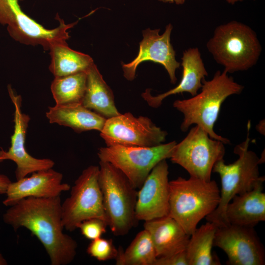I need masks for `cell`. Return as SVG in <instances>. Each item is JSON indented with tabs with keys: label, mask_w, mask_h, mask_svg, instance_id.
Returning a JSON list of instances; mask_svg holds the SVG:
<instances>
[{
	"label": "cell",
	"mask_w": 265,
	"mask_h": 265,
	"mask_svg": "<svg viewBox=\"0 0 265 265\" xmlns=\"http://www.w3.org/2000/svg\"><path fill=\"white\" fill-rule=\"evenodd\" d=\"M60 196L29 197L10 206L3 215L4 222L16 231L28 230L44 247L52 265H67L77 255L78 243L64 233Z\"/></svg>",
	"instance_id": "obj_1"
},
{
	"label": "cell",
	"mask_w": 265,
	"mask_h": 265,
	"mask_svg": "<svg viewBox=\"0 0 265 265\" xmlns=\"http://www.w3.org/2000/svg\"><path fill=\"white\" fill-rule=\"evenodd\" d=\"M243 89V85L236 82L225 71H216L210 80L204 79L199 93L187 99L177 100L173 104L184 116L181 130L186 132L191 125H197L211 138L225 144L230 143L228 139L214 132V126L223 103L229 96L240 94Z\"/></svg>",
	"instance_id": "obj_2"
},
{
	"label": "cell",
	"mask_w": 265,
	"mask_h": 265,
	"mask_svg": "<svg viewBox=\"0 0 265 265\" xmlns=\"http://www.w3.org/2000/svg\"><path fill=\"white\" fill-rule=\"evenodd\" d=\"M169 216L190 236L198 223L212 213L220 200V189L214 180L179 177L169 182Z\"/></svg>",
	"instance_id": "obj_3"
},
{
	"label": "cell",
	"mask_w": 265,
	"mask_h": 265,
	"mask_svg": "<svg viewBox=\"0 0 265 265\" xmlns=\"http://www.w3.org/2000/svg\"><path fill=\"white\" fill-rule=\"evenodd\" d=\"M250 128L249 122L245 140L234 148V152L238 156V159L230 164H226L224 159H221L215 163L212 169V172L218 174L220 178V197L217 208L205 218L217 227L228 224L225 210L232 199L237 195L251 190L260 181L265 179L264 176L260 175L259 158L248 149Z\"/></svg>",
	"instance_id": "obj_4"
},
{
	"label": "cell",
	"mask_w": 265,
	"mask_h": 265,
	"mask_svg": "<svg viewBox=\"0 0 265 265\" xmlns=\"http://www.w3.org/2000/svg\"><path fill=\"white\" fill-rule=\"evenodd\" d=\"M206 47L215 61L227 73L252 68L256 64L262 52L255 31L236 21L217 26Z\"/></svg>",
	"instance_id": "obj_5"
},
{
	"label": "cell",
	"mask_w": 265,
	"mask_h": 265,
	"mask_svg": "<svg viewBox=\"0 0 265 265\" xmlns=\"http://www.w3.org/2000/svg\"><path fill=\"white\" fill-rule=\"evenodd\" d=\"M98 182L107 226L115 236L127 235L137 221V189L120 170L100 160Z\"/></svg>",
	"instance_id": "obj_6"
},
{
	"label": "cell",
	"mask_w": 265,
	"mask_h": 265,
	"mask_svg": "<svg viewBox=\"0 0 265 265\" xmlns=\"http://www.w3.org/2000/svg\"><path fill=\"white\" fill-rule=\"evenodd\" d=\"M23 0H0V24L7 26L10 36L21 43L40 45L45 51L58 43L66 42L70 38L68 30L78 22L66 24L57 14V27L47 29L24 13L19 2Z\"/></svg>",
	"instance_id": "obj_7"
},
{
	"label": "cell",
	"mask_w": 265,
	"mask_h": 265,
	"mask_svg": "<svg viewBox=\"0 0 265 265\" xmlns=\"http://www.w3.org/2000/svg\"><path fill=\"white\" fill-rule=\"evenodd\" d=\"M224 143L211 138L200 127L195 125L186 136L175 145L171 161L184 168L190 177L211 180L215 163L223 159Z\"/></svg>",
	"instance_id": "obj_8"
},
{
	"label": "cell",
	"mask_w": 265,
	"mask_h": 265,
	"mask_svg": "<svg viewBox=\"0 0 265 265\" xmlns=\"http://www.w3.org/2000/svg\"><path fill=\"white\" fill-rule=\"evenodd\" d=\"M176 143L172 141L153 147L106 146L100 148L97 155L100 161L120 170L137 189L158 163L170 158Z\"/></svg>",
	"instance_id": "obj_9"
},
{
	"label": "cell",
	"mask_w": 265,
	"mask_h": 265,
	"mask_svg": "<svg viewBox=\"0 0 265 265\" xmlns=\"http://www.w3.org/2000/svg\"><path fill=\"white\" fill-rule=\"evenodd\" d=\"M99 172L96 165L84 169L71 188L70 196L62 203V223L67 231H74L80 222L92 218L106 221Z\"/></svg>",
	"instance_id": "obj_10"
},
{
	"label": "cell",
	"mask_w": 265,
	"mask_h": 265,
	"mask_svg": "<svg viewBox=\"0 0 265 265\" xmlns=\"http://www.w3.org/2000/svg\"><path fill=\"white\" fill-rule=\"evenodd\" d=\"M167 134L148 117L129 112L106 119L100 132L106 146L153 147L163 143Z\"/></svg>",
	"instance_id": "obj_11"
},
{
	"label": "cell",
	"mask_w": 265,
	"mask_h": 265,
	"mask_svg": "<svg viewBox=\"0 0 265 265\" xmlns=\"http://www.w3.org/2000/svg\"><path fill=\"white\" fill-rule=\"evenodd\" d=\"M213 246L226 253L227 265H265V247L254 227L232 224L218 226Z\"/></svg>",
	"instance_id": "obj_12"
},
{
	"label": "cell",
	"mask_w": 265,
	"mask_h": 265,
	"mask_svg": "<svg viewBox=\"0 0 265 265\" xmlns=\"http://www.w3.org/2000/svg\"><path fill=\"white\" fill-rule=\"evenodd\" d=\"M7 89L15 108L14 130L8 150L5 151L1 149L0 151V162L4 160H11L15 162L17 165L15 175L18 180L29 174L52 168L54 162L49 159L35 158L26 151L25 141L30 117L22 111L21 96L15 93L10 85H8Z\"/></svg>",
	"instance_id": "obj_13"
},
{
	"label": "cell",
	"mask_w": 265,
	"mask_h": 265,
	"mask_svg": "<svg viewBox=\"0 0 265 265\" xmlns=\"http://www.w3.org/2000/svg\"><path fill=\"white\" fill-rule=\"evenodd\" d=\"M173 26L169 24L164 32L159 34V29L147 28L143 31V38L139 43V50L137 56L132 62L123 64L122 68L125 78L132 80L138 66L142 62L151 61L162 65L166 70L172 84L177 79L176 71L180 63L176 59V52L170 42V36Z\"/></svg>",
	"instance_id": "obj_14"
},
{
	"label": "cell",
	"mask_w": 265,
	"mask_h": 265,
	"mask_svg": "<svg viewBox=\"0 0 265 265\" xmlns=\"http://www.w3.org/2000/svg\"><path fill=\"white\" fill-rule=\"evenodd\" d=\"M166 160L153 168L137 191L135 211L137 221H146L169 215V167Z\"/></svg>",
	"instance_id": "obj_15"
},
{
	"label": "cell",
	"mask_w": 265,
	"mask_h": 265,
	"mask_svg": "<svg viewBox=\"0 0 265 265\" xmlns=\"http://www.w3.org/2000/svg\"><path fill=\"white\" fill-rule=\"evenodd\" d=\"M62 174L52 168L32 173L16 182H11L7 189L6 198L3 201L6 206H11L29 197L50 198L60 196L70 189L68 184L62 183Z\"/></svg>",
	"instance_id": "obj_16"
},
{
	"label": "cell",
	"mask_w": 265,
	"mask_h": 265,
	"mask_svg": "<svg viewBox=\"0 0 265 265\" xmlns=\"http://www.w3.org/2000/svg\"><path fill=\"white\" fill-rule=\"evenodd\" d=\"M181 59L182 78L175 87L157 96L152 95L149 89L142 94V98L149 106L159 107L162 101L170 95L187 92L193 96L198 93L203 80L208 75L200 52L197 48H188L183 52Z\"/></svg>",
	"instance_id": "obj_17"
},
{
	"label": "cell",
	"mask_w": 265,
	"mask_h": 265,
	"mask_svg": "<svg viewBox=\"0 0 265 265\" xmlns=\"http://www.w3.org/2000/svg\"><path fill=\"white\" fill-rule=\"evenodd\" d=\"M260 181L251 190L235 196L225 210L227 223L254 227L265 220V193L264 182Z\"/></svg>",
	"instance_id": "obj_18"
},
{
	"label": "cell",
	"mask_w": 265,
	"mask_h": 265,
	"mask_svg": "<svg viewBox=\"0 0 265 265\" xmlns=\"http://www.w3.org/2000/svg\"><path fill=\"white\" fill-rule=\"evenodd\" d=\"M144 229L150 236L157 258L186 251L190 236L171 216L144 221Z\"/></svg>",
	"instance_id": "obj_19"
},
{
	"label": "cell",
	"mask_w": 265,
	"mask_h": 265,
	"mask_svg": "<svg viewBox=\"0 0 265 265\" xmlns=\"http://www.w3.org/2000/svg\"><path fill=\"white\" fill-rule=\"evenodd\" d=\"M46 116L50 123L69 127L78 133L91 130L100 132L106 119L81 103L50 106Z\"/></svg>",
	"instance_id": "obj_20"
},
{
	"label": "cell",
	"mask_w": 265,
	"mask_h": 265,
	"mask_svg": "<svg viewBox=\"0 0 265 265\" xmlns=\"http://www.w3.org/2000/svg\"><path fill=\"white\" fill-rule=\"evenodd\" d=\"M81 104L106 119L120 114L116 107L112 90L94 63L87 71L86 88Z\"/></svg>",
	"instance_id": "obj_21"
},
{
	"label": "cell",
	"mask_w": 265,
	"mask_h": 265,
	"mask_svg": "<svg viewBox=\"0 0 265 265\" xmlns=\"http://www.w3.org/2000/svg\"><path fill=\"white\" fill-rule=\"evenodd\" d=\"M49 51L51 61L49 68L54 77L87 72L94 64L89 55L71 49L67 42L56 43Z\"/></svg>",
	"instance_id": "obj_22"
},
{
	"label": "cell",
	"mask_w": 265,
	"mask_h": 265,
	"mask_svg": "<svg viewBox=\"0 0 265 265\" xmlns=\"http://www.w3.org/2000/svg\"><path fill=\"white\" fill-rule=\"evenodd\" d=\"M217 228L215 223L208 221L190 235L186 250L188 265H221L212 252Z\"/></svg>",
	"instance_id": "obj_23"
},
{
	"label": "cell",
	"mask_w": 265,
	"mask_h": 265,
	"mask_svg": "<svg viewBox=\"0 0 265 265\" xmlns=\"http://www.w3.org/2000/svg\"><path fill=\"white\" fill-rule=\"evenodd\" d=\"M155 249L148 232L145 229L135 236L125 250L118 248L117 265H154L157 259Z\"/></svg>",
	"instance_id": "obj_24"
},
{
	"label": "cell",
	"mask_w": 265,
	"mask_h": 265,
	"mask_svg": "<svg viewBox=\"0 0 265 265\" xmlns=\"http://www.w3.org/2000/svg\"><path fill=\"white\" fill-rule=\"evenodd\" d=\"M87 72L54 77L51 89L56 105L81 103L86 88Z\"/></svg>",
	"instance_id": "obj_25"
},
{
	"label": "cell",
	"mask_w": 265,
	"mask_h": 265,
	"mask_svg": "<svg viewBox=\"0 0 265 265\" xmlns=\"http://www.w3.org/2000/svg\"><path fill=\"white\" fill-rule=\"evenodd\" d=\"M87 253L91 257L99 261L115 259L118 254L117 249L112 239L101 237L91 240L88 245Z\"/></svg>",
	"instance_id": "obj_26"
},
{
	"label": "cell",
	"mask_w": 265,
	"mask_h": 265,
	"mask_svg": "<svg viewBox=\"0 0 265 265\" xmlns=\"http://www.w3.org/2000/svg\"><path fill=\"white\" fill-rule=\"evenodd\" d=\"M107 223L99 218H92L80 222L78 226L81 234L91 240L101 237L106 232Z\"/></svg>",
	"instance_id": "obj_27"
},
{
	"label": "cell",
	"mask_w": 265,
	"mask_h": 265,
	"mask_svg": "<svg viewBox=\"0 0 265 265\" xmlns=\"http://www.w3.org/2000/svg\"><path fill=\"white\" fill-rule=\"evenodd\" d=\"M154 265H188L186 252L157 258Z\"/></svg>",
	"instance_id": "obj_28"
},
{
	"label": "cell",
	"mask_w": 265,
	"mask_h": 265,
	"mask_svg": "<svg viewBox=\"0 0 265 265\" xmlns=\"http://www.w3.org/2000/svg\"><path fill=\"white\" fill-rule=\"evenodd\" d=\"M11 182L7 176L0 174V194L6 193L8 187Z\"/></svg>",
	"instance_id": "obj_29"
},
{
	"label": "cell",
	"mask_w": 265,
	"mask_h": 265,
	"mask_svg": "<svg viewBox=\"0 0 265 265\" xmlns=\"http://www.w3.org/2000/svg\"><path fill=\"white\" fill-rule=\"evenodd\" d=\"M160 1L163 2H169V3H175L177 4H184L186 0H159ZM226 1L231 4H234L235 3L238 1H242L244 0H226Z\"/></svg>",
	"instance_id": "obj_30"
},
{
	"label": "cell",
	"mask_w": 265,
	"mask_h": 265,
	"mask_svg": "<svg viewBox=\"0 0 265 265\" xmlns=\"http://www.w3.org/2000/svg\"><path fill=\"white\" fill-rule=\"evenodd\" d=\"M256 130L257 131L262 135H265V120H262L259 122V123L256 126Z\"/></svg>",
	"instance_id": "obj_31"
},
{
	"label": "cell",
	"mask_w": 265,
	"mask_h": 265,
	"mask_svg": "<svg viewBox=\"0 0 265 265\" xmlns=\"http://www.w3.org/2000/svg\"><path fill=\"white\" fill-rule=\"evenodd\" d=\"M7 262L2 254L0 253V265H6Z\"/></svg>",
	"instance_id": "obj_32"
},
{
	"label": "cell",
	"mask_w": 265,
	"mask_h": 265,
	"mask_svg": "<svg viewBox=\"0 0 265 265\" xmlns=\"http://www.w3.org/2000/svg\"></svg>",
	"instance_id": "obj_33"
}]
</instances>
